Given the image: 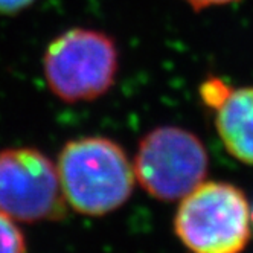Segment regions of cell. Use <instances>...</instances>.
I'll return each instance as SVG.
<instances>
[{
	"label": "cell",
	"mask_w": 253,
	"mask_h": 253,
	"mask_svg": "<svg viewBox=\"0 0 253 253\" xmlns=\"http://www.w3.org/2000/svg\"><path fill=\"white\" fill-rule=\"evenodd\" d=\"M67 205L88 216L124 206L134 188V168L118 142L102 136L69 140L57 159Z\"/></svg>",
	"instance_id": "6da1fadb"
},
{
	"label": "cell",
	"mask_w": 253,
	"mask_h": 253,
	"mask_svg": "<svg viewBox=\"0 0 253 253\" xmlns=\"http://www.w3.org/2000/svg\"><path fill=\"white\" fill-rule=\"evenodd\" d=\"M119 53L105 32L69 29L53 39L44 52L43 72L50 92L70 104L104 96L115 84Z\"/></svg>",
	"instance_id": "7a4b0ae2"
},
{
	"label": "cell",
	"mask_w": 253,
	"mask_h": 253,
	"mask_svg": "<svg viewBox=\"0 0 253 253\" xmlns=\"http://www.w3.org/2000/svg\"><path fill=\"white\" fill-rule=\"evenodd\" d=\"M174 232L191 253H241L252 232L244 192L227 182H203L182 198Z\"/></svg>",
	"instance_id": "3957f363"
},
{
	"label": "cell",
	"mask_w": 253,
	"mask_h": 253,
	"mask_svg": "<svg viewBox=\"0 0 253 253\" xmlns=\"http://www.w3.org/2000/svg\"><path fill=\"white\" fill-rule=\"evenodd\" d=\"M209 156L200 137L182 126H157L143 136L134 159L139 185L160 202L182 200L205 182Z\"/></svg>",
	"instance_id": "277c9868"
},
{
	"label": "cell",
	"mask_w": 253,
	"mask_h": 253,
	"mask_svg": "<svg viewBox=\"0 0 253 253\" xmlns=\"http://www.w3.org/2000/svg\"><path fill=\"white\" fill-rule=\"evenodd\" d=\"M57 165L31 147L0 151V212L26 224L60 221L67 215Z\"/></svg>",
	"instance_id": "5b68a950"
},
{
	"label": "cell",
	"mask_w": 253,
	"mask_h": 253,
	"mask_svg": "<svg viewBox=\"0 0 253 253\" xmlns=\"http://www.w3.org/2000/svg\"><path fill=\"white\" fill-rule=\"evenodd\" d=\"M215 128L224 148L253 165V87H232L215 108Z\"/></svg>",
	"instance_id": "8992f818"
},
{
	"label": "cell",
	"mask_w": 253,
	"mask_h": 253,
	"mask_svg": "<svg viewBox=\"0 0 253 253\" xmlns=\"http://www.w3.org/2000/svg\"><path fill=\"white\" fill-rule=\"evenodd\" d=\"M0 253H28V244L20 227L0 212Z\"/></svg>",
	"instance_id": "52a82bcc"
},
{
	"label": "cell",
	"mask_w": 253,
	"mask_h": 253,
	"mask_svg": "<svg viewBox=\"0 0 253 253\" xmlns=\"http://www.w3.org/2000/svg\"><path fill=\"white\" fill-rule=\"evenodd\" d=\"M230 85L223 81L221 78L216 77H211L208 80H205L200 85V98L203 101V104L206 107H209L211 110H215L218 104L224 99V96L227 95Z\"/></svg>",
	"instance_id": "ba28073f"
},
{
	"label": "cell",
	"mask_w": 253,
	"mask_h": 253,
	"mask_svg": "<svg viewBox=\"0 0 253 253\" xmlns=\"http://www.w3.org/2000/svg\"><path fill=\"white\" fill-rule=\"evenodd\" d=\"M35 0H0V14L14 15L29 8Z\"/></svg>",
	"instance_id": "9c48e42d"
},
{
	"label": "cell",
	"mask_w": 253,
	"mask_h": 253,
	"mask_svg": "<svg viewBox=\"0 0 253 253\" xmlns=\"http://www.w3.org/2000/svg\"><path fill=\"white\" fill-rule=\"evenodd\" d=\"M182 2L188 3L194 11H203L213 6H224L233 2H238V0H182Z\"/></svg>",
	"instance_id": "30bf717a"
},
{
	"label": "cell",
	"mask_w": 253,
	"mask_h": 253,
	"mask_svg": "<svg viewBox=\"0 0 253 253\" xmlns=\"http://www.w3.org/2000/svg\"><path fill=\"white\" fill-rule=\"evenodd\" d=\"M250 216H252V226H253V206L250 208Z\"/></svg>",
	"instance_id": "8fae6325"
}]
</instances>
